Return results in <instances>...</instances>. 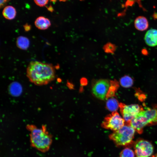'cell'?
I'll return each mask as SVG.
<instances>
[{
    "label": "cell",
    "mask_w": 157,
    "mask_h": 157,
    "mask_svg": "<svg viewBox=\"0 0 157 157\" xmlns=\"http://www.w3.org/2000/svg\"><path fill=\"white\" fill-rule=\"evenodd\" d=\"M26 73L30 82L38 85L47 84L53 80L56 76L55 69L52 64L37 61L29 63Z\"/></svg>",
    "instance_id": "cell-1"
},
{
    "label": "cell",
    "mask_w": 157,
    "mask_h": 157,
    "mask_svg": "<svg viewBox=\"0 0 157 157\" xmlns=\"http://www.w3.org/2000/svg\"><path fill=\"white\" fill-rule=\"evenodd\" d=\"M27 129L30 131L31 145L39 151L45 152L49 149L52 142V137L43 126L38 128L33 125H28Z\"/></svg>",
    "instance_id": "cell-2"
},
{
    "label": "cell",
    "mask_w": 157,
    "mask_h": 157,
    "mask_svg": "<svg viewBox=\"0 0 157 157\" xmlns=\"http://www.w3.org/2000/svg\"><path fill=\"white\" fill-rule=\"evenodd\" d=\"M135 131L131 126L125 124L120 129L110 135L109 138L117 146L130 145L133 143Z\"/></svg>",
    "instance_id": "cell-3"
},
{
    "label": "cell",
    "mask_w": 157,
    "mask_h": 157,
    "mask_svg": "<svg viewBox=\"0 0 157 157\" xmlns=\"http://www.w3.org/2000/svg\"><path fill=\"white\" fill-rule=\"evenodd\" d=\"M120 111L125 121V124L130 125L131 120L141 111L144 109L142 107L137 104L126 105L119 104Z\"/></svg>",
    "instance_id": "cell-4"
},
{
    "label": "cell",
    "mask_w": 157,
    "mask_h": 157,
    "mask_svg": "<svg viewBox=\"0 0 157 157\" xmlns=\"http://www.w3.org/2000/svg\"><path fill=\"white\" fill-rule=\"evenodd\" d=\"M125 124L124 120L116 111L112 112L106 117L101 125L105 129H110L114 131L122 128Z\"/></svg>",
    "instance_id": "cell-5"
},
{
    "label": "cell",
    "mask_w": 157,
    "mask_h": 157,
    "mask_svg": "<svg viewBox=\"0 0 157 157\" xmlns=\"http://www.w3.org/2000/svg\"><path fill=\"white\" fill-rule=\"evenodd\" d=\"M134 149L135 157H149L154 151L151 143L143 139H139L135 142Z\"/></svg>",
    "instance_id": "cell-6"
},
{
    "label": "cell",
    "mask_w": 157,
    "mask_h": 157,
    "mask_svg": "<svg viewBox=\"0 0 157 157\" xmlns=\"http://www.w3.org/2000/svg\"><path fill=\"white\" fill-rule=\"evenodd\" d=\"M110 86V82L105 79L98 80L93 85L92 91L97 98L102 100L106 99L107 94Z\"/></svg>",
    "instance_id": "cell-7"
},
{
    "label": "cell",
    "mask_w": 157,
    "mask_h": 157,
    "mask_svg": "<svg viewBox=\"0 0 157 157\" xmlns=\"http://www.w3.org/2000/svg\"><path fill=\"white\" fill-rule=\"evenodd\" d=\"M143 110L136 115L131 120L130 124V125L139 134L142 133L144 127L148 125V122L144 114Z\"/></svg>",
    "instance_id": "cell-8"
},
{
    "label": "cell",
    "mask_w": 157,
    "mask_h": 157,
    "mask_svg": "<svg viewBox=\"0 0 157 157\" xmlns=\"http://www.w3.org/2000/svg\"><path fill=\"white\" fill-rule=\"evenodd\" d=\"M148 123V126L157 124V104L151 108H147L143 110Z\"/></svg>",
    "instance_id": "cell-9"
},
{
    "label": "cell",
    "mask_w": 157,
    "mask_h": 157,
    "mask_svg": "<svg viewBox=\"0 0 157 157\" xmlns=\"http://www.w3.org/2000/svg\"><path fill=\"white\" fill-rule=\"evenodd\" d=\"M144 40L148 46L154 47L157 46V30L154 28L149 30L145 35Z\"/></svg>",
    "instance_id": "cell-10"
},
{
    "label": "cell",
    "mask_w": 157,
    "mask_h": 157,
    "mask_svg": "<svg viewBox=\"0 0 157 157\" xmlns=\"http://www.w3.org/2000/svg\"><path fill=\"white\" fill-rule=\"evenodd\" d=\"M134 25L135 28L140 31H143L147 30L149 25L147 19L143 16L137 17L135 20Z\"/></svg>",
    "instance_id": "cell-11"
},
{
    "label": "cell",
    "mask_w": 157,
    "mask_h": 157,
    "mask_svg": "<svg viewBox=\"0 0 157 157\" xmlns=\"http://www.w3.org/2000/svg\"><path fill=\"white\" fill-rule=\"evenodd\" d=\"M34 24L38 29L45 30L48 29L51 25L50 20L47 18L43 16H40L35 19Z\"/></svg>",
    "instance_id": "cell-12"
},
{
    "label": "cell",
    "mask_w": 157,
    "mask_h": 157,
    "mask_svg": "<svg viewBox=\"0 0 157 157\" xmlns=\"http://www.w3.org/2000/svg\"><path fill=\"white\" fill-rule=\"evenodd\" d=\"M16 11L15 8L11 6L5 7L2 11V15L3 17L8 20L14 19L16 15Z\"/></svg>",
    "instance_id": "cell-13"
},
{
    "label": "cell",
    "mask_w": 157,
    "mask_h": 157,
    "mask_svg": "<svg viewBox=\"0 0 157 157\" xmlns=\"http://www.w3.org/2000/svg\"><path fill=\"white\" fill-rule=\"evenodd\" d=\"M16 43L18 48L24 50L27 49L30 45V42L28 39L23 36L18 37L16 40Z\"/></svg>",
    "instance_id": "cell-14"
},
{
    "label": "cell",
    "mask_w": 157,
    "mask_h": 157,
    "mask_svg": "<svg viewBox=\"0 0 157 157\" xmlns=\"http://www.w3.org/2000/svg\"><path fill=\"white\" fill-rule=\"evenodd\" d=\"M119 104L115 98H112L108 99L106 103V107L109 111H116L119 107Z\"/></svg>",
    "instance_id": "cell-15"
},
{
    "label": "cell",
    "mask_w": 157,
    "mask_h": 157,
    "mask_svg": "<svg viewBox=\"0 0 157 157\" xmlns=\"http://www.w3.org/2000/svg\"><path fill=\"white\" fill-rule=\"evenodd\" d=\"M119 81L121 85L123 87L126 88L130 87L133 83L132 78L128 75H125L122 77Z\"/></svg>",
    "instance_id": "cell-16"
},
{
    "label": "cell",
    "mask_w": 157,
    "mask_h": 157,
    "mask_svg": "<svg viewBox=\"0 0 157 157\" xmlns=\"http://www.w3.org/2000/svg\"><path fill=\"white\" fill-rule=\"evenodd\" d=\"M135 154L131 149L126 147L121 152L120 157H134Z\"/></svg>",
    "instance_id": "cell-17"
},
{
    "label": "cell",
    "mask_w": 157,
    "mask_h": 157,
    "mask_svg": "<svg viewBox=\"0 0 157 157\" xmlns=\"http://www.w3.org/2000/svg\"><path fill=\"white\" fill-rule=\"evenodd\" d=\"M116 46L114 44L109 43L106 44L104 47L105 51L107 53H113L116 49Z\"/></svg>",
    "instance_id": "cell-18"
},
{
    "label": "cell",
    "mask_w": 157,
    "mask_h": 157,
    "mask_svg": "<svg viewBox=\"0 0 157 157\" xmlns=\"http://www.w3.org/2000/svg\"><path fill=\"white\" fill-rule=\"evenodd\" d=\"M49 0H34L35 4L40 7L45 6L48 3Z\"/></svg>",
    "instance_id": "cell-19"
},
{
    "label": "cell",
    "mask_w": 157,
    "mask_h": 157,
    "mask_svg": "<svg viewBox=\"0 0 157 157\" xmlns=\"http://www.w3.org/2000/svg\"><path fill=\"white\" fill-rule=\"evenodd\" d=\"M10 0H0V8H3L5 5Z\"/></svg>",
    "instance_id": "cell-20"
},
{
    "label": "cell",
    "mask_w": 157,
    "mask_h": 157,
    "mask_svg": "<svg viewBox=\"0 0 157 157\" xmlns=\"http://www.w3.org/2000/svg\"><path fill=\"white\" fill-rule=\"evenodd\" d=\"M25 30L26 31H28L31 29V26L30 25L26 24L24 26Z\"/></svg>",
    "instance_id": "cell-21"
},
{
    "label": "cell",
    "mask_w": 157,
    "mask_h": 157,
    "mask_svg": "<svg viewBox=\"0 0 157 157\" xmlns=\"http://www.w3.org/2000/svg\"><path fill=\"white\" fill-rule=\"evenodd\" d=\"M142 53L144 55H147L148 53L147 50L144 49L142 50Z\"/></svg>",
    "instance_id": "cell-22"
},
{
    "label": "cell",
    "mask_w": 157,
    "mask_h": 157,
    "mask_svg": "<svg viewBox=\"0 0 157 157\" xmlns=\"http://www.w3.org/2000/svg\"><path fill=\"white\" fill-rule=\"evenodd\" d=\"M152 157H157V153L153 155Z\"/></svg>",
    "instance_id": "cell-23"
},
{
    "label": "cell",
    "mask_w": 157,
    "mask_h": 157,
    "mask_svg": "<svg viewBox=\"0 0 157 157\" xmlns=\"http://www.w3.org/2000/svg\"><path fill=\"white\" fill-rule=\"evenodd\" d=\"M60 1H65L67 0H59Z\"/></svg>",
    "instance_id": "cell-24"
},
{
    "label": "cell",
    "mask_w": 157,
    "mask_h": 157,
    "mask_svg": "<svg viewBox=\"0 0 157 157\" xmlns=\"http://www.w3.org/2000/svg\"><path fill=\"white\" fill-rule=\"evenodd\" d=\"M81 0V1H82V0Z\"/></svg>",
    "instance_id": "cell-25"
}]
</instances>
